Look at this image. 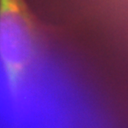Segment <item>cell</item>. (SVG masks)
Here are the masks:
<instances>
[{
	"label": "cell",
	"instance_id": "obj_1",
	"mask_svg": "<svg viewBox=\"0 0 128 128\" xmlns=\"http://www.w3.org/2000/svg\"><path fill=\"white\" fill-rule=\"evenodd\" d=\"M47 66L36 22L26 0H0V71L18 91Z\"/></svg>",
	"mask_w": 128,
	"mask_h": 128
}]
</instances>
